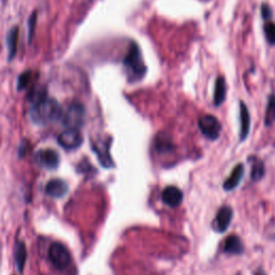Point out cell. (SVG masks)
I'll return each instance as SVG.
<instances>
[{
  "label": "cell",
  "instance_id": "obj_5",
  "mask_svg": "<svg viewBox=\"0 0 275 275\" xmlns=\"http://www.w3.org/2000/svg\"><path fill=\"white\" fill-rule=\"evenodd\" d=\"M198 126L200 131L209 140L215 141L220 135L221 124L214 115L207 114L201 116L198 121Z\"/></svg>",
  "mask_w": 275,
  "mask_h": 275
},
{
  "label": "cell",
  "instance_id": "obj_20",
  "mask_svg": "<svg viewBox=\"0 0 275 275\" xmlns=\"http://www.w3.org/2000/svg\"><path fill=\"white\" fill-rule=\"evenodd\" d=\"M275 122V96L271 95L268 101V107L266 111V118H264V124L267 127L273 125Z\"/></svg>",
  "mask_w": 275,
  "mask_h": 275
},
{
  "label": "cell",
  "instance_id": "obj_8",
  "mask_svg": "<svg viewBox=\"0 0 275 275\" xmlns=\"http://www.w3.org/2000/svg\"><path fill=\"white\" fill-rule=\"evenodd\" d=\"M232 217H234V211H232L230 207L225 205L223 208H220L214 220V229L217 232L223 234V232H225L228 229Z\"/></svg>",
  "mask_w": 275,
  "mask_h": 275
},
{
  "label": "cell",
  "instance_id": "obj_10",
  "mask_svg": "<svg viewBox=\"0 0 275 275\" xmlns=\"http://www.w3.org/2000/svg\"><path fill=\"white\" fill-rule=\"evenodd\" d=\"M162 199L167 205L176 208L182 203L183 193L181 192V189H178L175 186H168L163 190Z\"/></svg>",
  "mask_w": 275,
  "mask_h": 275
},
{
  "label": "cell",
  "instance_id": "obj_3",
  "mask_svg": "<svg viewBox=\"0 0 275 275\" xmlns=\"http://www.w3.org/2000/svg\"><path fill=\"white\" fill-rule=\"evenodd\" d=\"M61 123L67 128H77L84 124L85 121V108L79 102H73L61 113Z\"/></svg>",
  "mask_w": 275,
  "mask_h": 275
},
{
  "label": "cell",
  "instance_id": "obj_12",
  "mask_svg": "<svg viewBox=\"0 0 275 275\" xmlns=\"http://www.w3.org/2000/svg\"><path fill=\"white\" fill-rule=\"evenodd\" d=\"M244 244L238 236H230L226 239L224 244V253L228 255H242L244 253Z\"/></svg>",
  "mask_w": 275,
  "mask_h": 275
},
{
  "label": "cell",
  "instance_id": "obj_11",
  "mask_svg": "<svg viewBox=\"0 0 275 275\" xmlns=\"http://www.w3.org/2000/svg\"><path fill=\"white\" fill-rule=\"evenodd\" d=\"M68 184L60 178H54L51 179V181L47 184L45 186V194L52 198H62L63 196H66L68 193Z\"/></svg>",
  "mask_w": 275,
  "mask_h": 275
},
{
  "label": "cell",
  "instance_id": "obj_17",
  "mask_svg": "<svg viewBox=\"0 0 275 275\" xmlns=\"http://www.w3.org/2000/svg\"><path fill=\"white\" fill-rule=\"evenodd\" d=\"M226 81L223 76H220L217 78L216 83H215V90H214V104L216 107L223 103L226 99Z\"/></svg>",
  "mask_w": 275,
  "mask_h": 275
},
{
  "label": "cell",
  "instance_id": "obj_7",
  "mask_svg": "<svg viewBox=\"0 0 275 275\" xmlns=\"http://www.w3.org/2000/svg\"><path fill=\"white\" fill-rule=\"evenodd\" d=\"M36 161L40 166L48 169V170H55V169L59 166L60 158L56 151L47 149L38 152L36 156Z\"/></svg>",
  "mask_w": 275,
  "mask_h": 275
},
{
  "label": "cell",
  "instance_id": "obj_24",
  "mask_svg": "<svg viewBox=\"0 0 275 275\" xmlns=\"http://www.w3.org/2000/svg\"><path fill=\"white\" fill-rule=\"evenodd\" d=\"M36 23H37V12H34L28 18V41L31 42V39L34 37L35 29H36Z\"/></svg>",
  "mask_w": 275,
  "mask_h": 275
},
{
  "label": "cell",
  "instance_id": "obj_25",
  "mask_svg": "<svg viewBox=\"0 0 275 275\" xmlns=\"http://www.w3.org/2000/svg\"><path fill=\"white\" fill-rule=\"evenodd\" d=\"M261 15L263 19H269L272 16V10L267 4H262L261 6Z\"/></svg>",
  "mask_w": 275,
  "mask_h": 275
},
{
  "label": "cell",
  "instance_id": "obj_13",
  "mask_svg": "<svg viewBox=\"0 0 275 275\" xmlns=\"http://www.w3.org/2000/svg\"><path fill=\"white\" fill-rule=\"evenodd\" d=\"M240 120H241L240 139H241V141H244L249 133L250 115H249V111L247 109V105L243 101H241V103H240Z\"/></svg>",
  "mask_w": 275,
  "mask_h": 275
},
{
  "label": "cell",
  "instance_id": "obj_2",
  "mask_svg": "<svg viewBox=\"0 0 275 275\" xmlns=\"http://www.w3.org/2000/svg\"><path fill=\"white\" fill-rule=\"evenodd\" d=\"M124 66L130 82H139L144 78L146 66L143 61L140 48L135 42H132L130 44L128 53L124 59Z\"/></svg>",
  "mask_w": 275,
  "mask_h": 275
},
{
  "label": "cell",
  "instance_id": "obj_18",
  "mask_svg": "<svg viewBox=\"0 0 275 275\" xmlns=\"http://www.w3.org/2000/svg\"><path fill=\"white\" fill-rule=\"evenodd\" d=\"M26 259H27L26 245L23 242H18L15 247V262L19 272H23Z\"/></svg>",
  "mask_w": 275,
  "mask_h": 275
},
{
  "label": "cell",
  "instance_id": "obj_21",
  "mask_svg": "<svg viewBox=\"0 0 275 275\" xmlns=\"http://www.w3.org/2000/svg\"><path fill=\"white\" fill-rule=\"evenodd\" d=\"M47 98V91L43 87H36V88H33L31 89V91L29 93V96H28V99L29 101L35 104L39 101H41L42 99Z\"/></svg>",
  "mask_w": 275,
  "mask_h": 275
},
{
  "label": "cell",
  "instance_id": "obj_15",
  "mask_svg": "<svg viewBox=\"0 0 275 275\" xmlns=\"http://www.w3.org/2000/svg\"><path fill=\"white\" fill-rule=\"evenodd\" d=\"M154 147L158 154H168L174 150V144L167 133H158L154 141Z\"/></svg>",
  "mask_w": 275,
  "mask_h": 275
},
{
  "label": "cell",
  "instance_id": "obj_23",
  "mask_svg": "<svg viewBox=\"0 0 275 275\" xmlns=\"http://www.w3.org/2000/svg\"><path fill=\"white\" fill-rule=\"evenodd\" d=\"M30 79H31V72L30 71H26V72L22 73V75L18 77V80H17V89L18 90L25 89L28 86Z\"/></svg>",
  "mask_w": 275,
  "mask_h": 275
},
{
  "label": "cell",
  "instance_id": "obj_4",
  "mask_svg": "<svg viewBox=\"0 0 275 275\" xmlns=\"http://www.w3.org/2000/svg\"><path fill=\"white\" fill-rule=\"evenodd\" d=\"M49 258L58 270L66 269L71 262V255L68 248L61 243H53L49 249Z\"/></svg>",
  "mask_w": 275,
  "mask_h": 275
},
{
  "label": "cell",
  "instance_id": "obj_1",
  "mask_svg": "<svg viewBox=\"0 0 275 275\" xmlns=\"http://www.w3.org/2000/svg\"><path fill=\"white\" fill-rule=\"evenodd\" d=\"M61 107L57 100L44 98L33 104L29 116L30 120L38 125H47L60 119Z\"/></svg>",
  "mask_w": 275,
  "mask_h": 275
},
{
  "label": "cell",
  "instance_id": "obj_26",
  "mask_svg": "<svg viewBox=\"0 0 275 275\" xmlns=\"http://www.w3.org/2000/svg\"><path fill=\"white\" fill-rule=\"evenodd\" d=\"M254 275H267V274H266V273H264V271H263V270L259 269L258 271H256L255 273H254Z\"/></svg>",
  "mask_w": 275,
  "mask_h": 275
},
{
  "label": "cell",
  "instance_id": "obj_9",
  "mask_svg": "<svg viewBox=\"0 0 275 275\" xmlns=\"http://www.w3.org/2000/svg\"><path fill=\"white\" fill-rule=\"evenodd\" d=\"M110 141H98L93 145L94 152L97 154L100 164L107 169L114 166L112 157L110 155Z\"/></svg>",
  "mask_w": 275,
  "mask_h": 275
},
{
  "label": "cell",
  "instance_id": "obj_22",
  "mask_svg": "<svg viewBox=\"0 0 275 275\" xmlns=\"http://www.w3.org/2000/svg\"><path fill=\"white\" fill-rule=\"evenodd\" d=\"M264 36L268 41V43L271 45H275V23L269 22L264 24L263 27Z\"/></svg>",
  "mask_w": 275,
  "mask_h": 275
},
{
  "label": "cell",
  "instance_id": "obj_14",
  "mask_svg": "<svg viewBox=\"0 0 275 275\" xmlns=\"http://www.w3.org/2000/svg\"><path fill=\"white\" fill-rule=\"evenodd\" d=\"M243 175H244V167H243L242 164H239L235 167L234 171L231 172L230 176L224 183V189L226 192H231V190L237 188L242 181Z\"/></svg>",
  "mask_w": 275,
  "mask_h": 275
},
{
  "label": "cell",
  "instance_id": "obj_6",
  "mask_svg": "<svg viewBox=\"0 0 275 275\" xmlns=\"http://www.w3.org/2000/svg\"><path fill=\"white\" fill-rule=\"evenodd\" d=\"M58 143L65 150H77L83 143V135L77 128H67L59 134Z\"/></svg>",
  "mask_w": 275,
  "mask_h": 275
},
{
  "label": "cell",
  "instance_id": "obj_19",
  "mask_svg": "<svg viewBox=\"0 0 275 275\" xmlns=\"http://www.w3.org/2000/svg\"><path fill=\"white\" fill-rule=\"evenodd\" d=\"M264 175V164L258 159V158H255L251 166V170H250V177L253 181H259Z\"/></svg>",
  "mask_w": 275,
  "mask_h": 275
},
{
  "label": "cell",
  "instance_id": "obj_16",
  "mask_svg": "<svg viewBox=\"0 0 275 275\" xmlns=\"http://www.w3.org/2000/svg\"><path fill=\"white\" fill-rule=\"evenodd\" d=\"M18 33L19 29L17 26L12 27L9 30L8 36H7V47H8V59L9 61H11L15 55H16V51H17V41H18Z\"/></svg>",
  "mask_w": 275,
  "mask_h": 275
},
{
  "label": "cell",
  "instance_id": "obj_27",
  "mask_svg": "<svg viewBox=\"0 0 275 275\" xmlns=\"http://www.w3.org/2000/svg\"><path fill=\"white\" fill-rule=\"evenodd\" d=\"M4 2H5V0H4Z\"/></svg>",
  "mask_w": 275,
  "mask_h": 275
}]
</instances>
